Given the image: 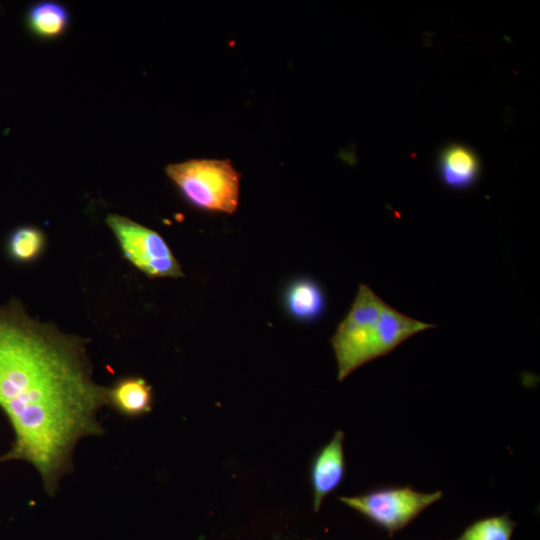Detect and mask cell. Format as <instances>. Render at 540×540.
I'll return each instance as SVG.
<instances>
[{
    "instance_id": "cell-1",
    "label": "cell",
    "mask_w": 540,
    "mask_h": 540,
    "mask_svg": "<svg viewBox=\"0 0 540 540\" xmlns=\"http://www.w3.org/2000/svg\"><path fill=\"white\" fill-rule=\"evenodd\" d=\"M86 343L33 318L17 299L0 305V409L14 432L0 462L33 465L50 496L72 471L78 441L105 432L97 413L107 387L92 378Z\"/></svg>"
},
{
    "instance_id": "cell-2",
    "label": "cell",
    "mask_w": 540,
    "mask_h": 540,
    "mask_svg": "<svg viewBox=\"0 0 540 540\" xmlns=\"http://www.w3.org/2000/svg\"><path fill=\"white\" fill-rule=\"evenodd\" d=\"M433 327L399 312L368 285L360 284L349 312L330 340L338 381L365 363L388 354L411 336Z\"/></svg>"
},
{
    "instance_id": "cell-3",
    "label": "cell",
    "mask_w": 540,
    "mask_h": 540,
    "mask_svg": "<svg viewBox=\"0 0 540 540\" xmlns=\"http://www.w3.org/2000/svg\"><path fill=\"white\" fill-rule=\"evenodd\" d=\"M165 171L192 206L227 214L237 210L240 174L229 160L192 159L170 164Z\"/></svg>"
},
{
    "instance_id": "cell-4",
    "label": "cell",
    "mask_w": 540,
    "mask_h": 540,
    "mask_svg": "<svg viewBox=\"0 0 540 540\" xmlns=\"http://www.w3.org/2000/svg\"><path fill=\"white\" fill-rule=\"evenodd\" d=\"M106 223L123 257L149 278H179L184 273L163 237L125 216L109 214Z\"/></svg>"
},
{
    "instance_id": "cell-5",
    "label": "cell",
    "mask_w": 540,
    "mask_h": 540,
    "mask_svg": "<svg viewBox=\"0 0 540 540\" xmlns=\"http://www.w3.org/2000/svg\"><path fill=\"white\" fill-rule=\"evenodd\" d=\"M442 495V491L421 493L410 487H392L376 489L359 496L339 497V500L392 536L424 509L441 499Z\"/></svg>"
},
{
    "instance_id": "cell-6",
    "label": "cell",
    "mask_w": 540,
    "mask_h": 540,
    "mask_svg": "<svg viewBox=\"0 0 540 540\" xmlns=\"http://www.w3.org/2000/svg\"><path fill=\"white\" fill-rule=\"evenodd\" d=\"M344 433L335 432L315 455L310 466L313 508L318 512L324 498L339 487L345 475Z\"/></svg>"
},
{
    "instance_id": "cell-7",
    "label": "cell",
    "mask_w": 540,
    "mask_h": 540,
    "mask_svg": "<svg viewBox=\"0 0 540 540\" xmlns=\"http://www.w3.org/2000/svg\"><path fill=\"white\" fill-rule=\"evenodd\" d=\"M152 386L140 376H122L107 387V406L126 418H138L152 411Z\"/></svg>"
},
{
    "instance_id": "cell-8",
    "label": "cell",
    "mask_w": 540,
    "mask_h": 540,
    "mask_svg": "<svg viewBox=\"0 0 540 540\" xmlns=\"http://www.w3.org/2000/svg\"><path fill=\"white\" fill-rule=\"evenodd\" d=\"M287 312L302 322L318 320L325 312L326 298L321 286L310 278H299L286 288Z\"/></svg>"
},
{
    "instance_id": "cell-9",
    "label": "cell",
    "mask_w": 540,
    "mask_h": 540,
    "mask_svg": "<svg viewBox=\"0 0 540 540\" xmlns=\"http://www.w3.org/2000/svg\"><path fill=\"white\" fill-rule=\"evenodd\" d=\"M439 174L447 187L466 189L476 182L479 163L471 150L455 145L443 152L439 162Z\"/></svg>"
},
{
    "instance_id": "cell-10",
    "label": "cell",
    "mask_w": 540,
    "mask_h": 540,
    "mask_svg": "<svg viewBox=\"0 0 540 540\" xmlns=\"http://www.w3.org/2000/svg\"><path fill=\"white\" fill-rule=\"evenodd\" d=\"M46 237L35 226H19L12 230L6 240V254L17 264H29L36 261L44 252Z\"/></svg>"
},
{
    "instance_id": "cell-11",
    "label": "cell",
    "mask_w": 540,
    "mask_h": 540,
    "mask_svg": "<svg viewBox=\"0 0 540 540\" xmlns=\"http://www.w3.org/2000/svg\"><path fill=\"white\" fill-rule=\"evenodd\" d=\"M29 28L38 36L60 35L69 23L65 6L54 1H42L32 5L27 14Z\"/></svg>"
},
{
    "instance_id": "cell-12",
    "label": "cell",
    "mask_w": 540,
    "mask_h": 540,
    "mask_svg": "<svg viewBox=\"0 0 540 540\" xmlns=\"http://www.w3.org/2000/svg\"><path fill=\"white\" fill-rule=\"evenodd\" d=\"M516 523L507 514L478 520L456 540H511Z\"/></svg>"
}]
</instances>
